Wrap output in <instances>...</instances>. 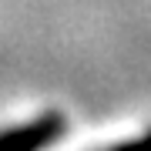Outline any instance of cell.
Here are the masks:
<instances>
[{
  "label": "cell",
  "mask_w": 151,
  "mask_h": 151,
  "mask_svg": "<svg viewBox=\"0 0 151 151\" xmlns=\"http://www.w3.org/2000/svg\"><path fill=\"white\" fill-rule=\"evenodd\" d=\"M111 151H151V128H148L138 141H121V145H114Z\"/></svg>",
  "instance_id": "obj_2"
},
{
  "label": "cell",
  "mask_w": 151,
  "mask_h": 151,
  "mask_svg": "<svg viewBox=\"0 0 151 151\" xmlns=\"http://www.w3.org/2000/svg\"><path fill=\"white\" fill-rule=\"evenodd\" d=\"M64 114L60 111H47L40 118H34L27 124H14V128L0 131V151H44L50 145H57L64 138Z\"/></svg>",
  "instance_id": "obj_1"
}]
</instances>
